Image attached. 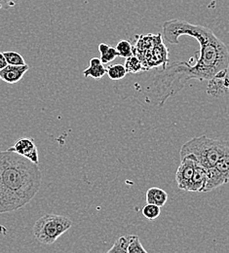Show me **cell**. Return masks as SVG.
<instances>
[{
  "instance_id": "12",
  "label": "cell",
  "mask_w": 229,
  "mask_h": 253,
  "mask_svg": "<svg viewBox=\"0 0 229 253\" xmlns=\"http://www.w3.org/2000/svg\"><path fill=\"white\" fill-rule=\"evenodd\" d=\"M146 203L156 205L160 208L164 207L168 201V194L166 191L158 187H151L146 192Z\"/></svg>"
},
{
  "instance_id": "9",
  "label": "cell",
  "mask_w": 229,
  "mask_h": 253,
  "mask_svg": "<svg viewBox=\"0 0 229 253\" xmlns=\"http://www.w3.org/2000/svg\"><path fill=\"white\" fill-rule=\"evenodd\" d=\"M207 177L204 192H210L213 190L218 189L221 186L229 183L226 177L222 174V172L214 166L210 168H206Z\"/></svg>"
},
{
  "instance_id": "7",
  "label": "cell",
  "mask_w": 229,
  "mask_h": 253,
  "mask_svg": "<svg viewBox=\"0 0 229 253\" xmlns=\"http://www.w3.org/2000/svg\"><path fill=\"white\" fill-rule=\"evenodd\" d=\"M8 150L14 151L17 154L29 159L30 161H32L35 164H39V154H38L37 146L34 143L33 139L25 138V137L20 138L14 143L12 147L8 148Z\"/></svg>"
},
{
  "instance_id": "11",
  "label": "cell",
  "mask_w": 229,
  "mask_h": 253,
  "mask_svg": "<svg viewBox=\"0 0 229 253\" xmlns=\"http://www.w3.org/2000/svg\"><path fill=\"white\" fill-rule=\"evenodd\" d=\"M106 74V68L101 63L99 58H92L89 62V66L83 71L84 77H92L95 79H100Z\"/></svg>"
},
{
  "instance_id": "18",
  "label": "cell",
  "mask_w": 229,
  "mask_h": 253,
  "mask_svg": "<svg viewBox=\"0 0 229 253\" xmlns=\"http://www.w3.org/2000/svg\"><path fill=\"white\" fill-rule=\"evenodd\" d=\"M115 49L121 58L126 59L133 56V44L128 40H120Z\"/></svg>"
},
{
  "instance_id": "15",
  "label": "cell",
  "mask_w": 229,
  "mask_h": 253,
  "mask_svg": "<svg viewBox=\"0 0 229 253\" xmlns=\"http://www.w3.org/2000/svg\"><path fill=\"white\" fill-rule=\"evenodd\" d=\"M124 66H125L128 74H137V73H139L144 70L140 60L137 56H134V55L125 59Z\"/></svg>"
},
{
  "instance_id": "2",
  "label": "cell",
  "mask_w": 229,
  "mask_h": 253,
  "mask_svg": "<svg viewBox=\"0 0 229 253\" xmlns=\"http://www.w3.org/2000/svg\"><path fill=\"white\" fill-rule=\"evenodd\" d=\"M38 164L14 151H0V214L29 205L41 186Z\"/></svg>"
},
{
  "instance_id": "6",
  "label": "cell",
  "mask_w": 229,
  "mask_h": 253,
  "mask_svg": "<svg viewBox=\"0 0 229 253\" xmlns=\"http://www.w3.org/2000/svg\"><path fill=\"white\" fill-rule=\"evenodd\" d=\"M196 165V161L191 157L181 159V164L176 173V181L180 189L187 191Z\"/></svg>"
},
{
  "instance_id": "4",
  "label": "cell",
  "mask_w": 229,
  "mask_h": 253,
  "mask_svg": "<svg viewBox=\"0 0 229 253\" xmlns=\"http://www.w3.org/2000/svg\"><path fill=\"white\" fill-rule=\"evenodd\" d=\"M163 35L139 34L136 36V44L133 45V55L137 56L143 66V71L165 67L168 64V48L164 44Z\"/></svg>"
},
{
  "instance_id": "23",
  "label": "cell",
  "mask_w": 229,
  "mask_h": 253,
  "mask_svg": "<svg viewBox=\"0 0 229 253\" xmlns=\"http://www.w3.org/2000/svg\"><path fill=\"white\" fill-rule=\"evenodd\" d=\"M7 65H8V63H7V61H6V59H5L4 55H3V53L0 52V70L3 69V68H4L5 66H7Z\"/></svg>"
},
{
  "instance_id": "20",
  "label": "cell",
  "mask_w": 229,
  "mask_h": 253,
  "mask_svg": "<svg viewBox=\"0 0 229 253\" xmlns=\"http://www.w3.org/2000/svg\"><path fill=\"white\" fill-rule=\"evenodd\" d=\"M3 55L7 61V63L10 65H24L26 64L25 59L16 51H5Z\"/></svg>"
},
{
  "instance_id": "14",
  "label": "cell",
  "mask_w": 229,
  "mask_h": 253,
  "mask_svg": "<svg viewBox=\"0 0 229 253\" xmlns=\"http://www.w3.org/2000/svg\"><path fill=\"white\" fill-rule=\"evenodd\" d=\"M106 74L113 81H119L127 76V70L124 64H113L106 68Z\"/></svg>"
},
{
  "instance_id": "21",
  "label": "cell",
  "mask_w": 229,
  "mask_h": 253,
  "mask_svg": "<svg viewBox=\"0 0 229 253\" xmlns=\"http://www.w3.org/2000/svg\"><path fill=\"white\" fill-rule=\"evenodd\" d=\"M215 167L222 172V174L226 177L228 182H229V153L220 159Z\"/></svg>"
},
{
  "instance_id": "19",
  "label": "cell",
  "mask_w": 229,
  "mask_h": 253,
  "mask_svg": "<svg viewBox=\"0 0 229 253\" xmlns=\"http://www.w3.org/2000/svg\"><path fill=\"white\" fill-rule=\"evenodd\" d=\"M128 243H129L128 236L120 237L115 241L113 247L107 253H128Z\"/></svg>"
},
{
  "instance_id": "10",
  "label": "cell",
  "mask_w": 229,
  "mask_h": 253,
  "mask_svg": "<svg viewBox=\"0 0 229 253\" xmlns=\"http://www.w3.org/2000/svg\"><path fill=\"white\" fill-rule=\"evenodd\" d=\"M206 177H207L206 168L197 163L192 178L187 187V191L188 192H204L205 184H206Z\"/></svg>"
},
{
  "instance_id": "1",
  "label": "cell",
  "mask_w": 229,
  "mask_h": 253,
  "mask_svg": "<svg viewBox=\"0 0 229 253\" xmlns=\"http://www.w3.org/2000/svg\"><path fill=\"white\" fill-rule=\"evenodd\" d=\"M162 35L168 43L175 45L180 43V36H189L198 41V58L191 68L193 79L211 80L229 71V49L210 29L176 19L164 23Z\"/></svg>"
},
{
  "instance_id": "8",
  "label": "cell",
  "mask_w": 229,
  "mask_h": 253,
  "mask_svg": "<svg viewBox=\"0 0 229 253\" xmlns=\"http://www.w3.org/2000/svg\"><path fill=\"white\" fill-rule=\"evenodd\" d=\"M29 64L24 65H10L8 64L0 70V79L8 84H16L22 80L24 75L30 69Z\"/></svg>"
},
{
  "instance_id": "17",
  "label": "cell",
  "mask_w": 229,
  "mask_h": 253,
  "mask_svg": "<svg viewBox=\"0 0 229 253\" xmlns=\"http://www.w3.org/2000/svg\"><path fill=\"white\" fill-rule=\"evenodd\" d=\"M128 253H147V251L142 247L137 236L128 235Z\"/></svg>"
},
{
  "instance_id": "22",
  "label": "cell",
  "mask_w": 229,
  "mask_h": 253,
  "mask_svg": "<svg viewBox=\"0 0 229 253\" xmlns=\"http://www.w3.org/2000/svg\"><path fill=\"white\" fill-rule=\"evenodd\" d=\"M20 0H0V8H11L18 4Z\"/></svg>"
},
{
  "instance_id": "5",
  "label": "cell",
  "mask_w": 229,
  "mask_h": 253,
  "mask_svg": "<svg viewBox=\"0 0 229 253\" xmlns=\"http://www.w3.org/2000/svg\"><path fill=\"white\" fill-rule=\"evenodd\" d=\"M72 226V221L59 214H46L35 222L33 235L37 242L50 246Z\"/></svg>"
},
{
  "instance_id": "3",
  "label": "cell",
  "mask_w": 229,
  "mask_h": 253,
  "mask_svg": "<svg viewBox=\"0 0 229 253\" xmlns=\"http://www.w3.org/2000/svg\"><path fill=\"white\" fill-rule=\"evenodd\" d=\"M229 153V141L210 138L206 135L193 137L181 148V159L191 157L205 168L214 167L217 162Z\"/></svg>"
},
{
  "instance_id": "16",
  "label": "cell",
  "mask_w": 229,
  "mask_h": 253,
  "mask_svg": "<svg viewBox=\"0 0 229 253\" xmlns=\"http://www.w3.org/2000/svg\"><path fill=\"white\" fill-rule=\"evenodd\" d=\"M160 214H161V208L156 205L146 204V206L143 207L142 209V215L148 220H155L160 216Z\"/></svg>"
},
{
  "instance_id": "13",
  "label": "cell",
  "mask_w": 229,
  "mask_h": 253,
  "mask_svg": "<svg viewBox=\"0 0 229 253\" xmlns=\"http://www.w3.org/2000/svg\"><path fill=\"white\" fill-rule=\"evenodd\" d=\"M98 52L100 54V61L103 64L113 62L117 57H119L118 52L115 48L107 45L106 43H100L98 45Z\"/></svg>"
}]
</instances>
